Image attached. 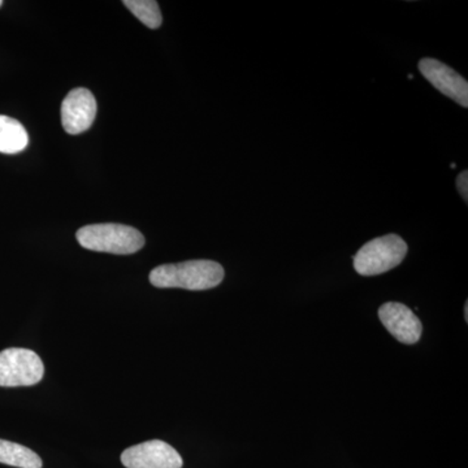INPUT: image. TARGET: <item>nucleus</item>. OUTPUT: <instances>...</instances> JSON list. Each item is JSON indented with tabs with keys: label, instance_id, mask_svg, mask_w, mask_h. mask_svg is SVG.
Listing matches in <instances>:
<instances>
[{
	"label": "nucleus",
	"instance_id": "obj_1",
	"mask_svg": "<svg viewBox=\"0 0 468 468\" xmlns=\"http://www.w3.org/2000/svg\"><path fill=\"white\" fill-rule=\"evenodd\" d=\"M224 268L214 261H187L154 268L150 282L156 288H178L186 291H208L224 280Z\"/></svg>",
	"mask_w": 468,
	"mask_h": 468
},
{
	"label": "nucleus",
	"instance_id": "obj_2",
	"mask_svg": "<svg viewBox=\"0 0 468 468\" xmlns=\"http://www.w3.org/2000/svg\"><path fill=\"white\" fill-rule=\"evenodd\" d=\"M77 241L84 249L115 255H129L140 251L144 237L140 230L122 224H92L76 233Z\"/></svg>",
	"mask_w": 468,
	"mask_h": 468
},
{
	"label": "nucleus",
	"instance_id": "obj_3",
	"mask_svg": "<svg viewBox=\"0 0 468 468\" xmlns=\"http://www.w3.org/2000/svg\"><path fill=\"white\" fill-rule=\"evenodd\" d=\"M408 243L397 234H387L366 243L356 257L354 268L360 276H377L402 263Z\"/></svg>",
	"mask_w": 468,
	"mask_h": 468
},
{
	"label": "nucleus",
	"instance_id": "obj_4",
	"mask_svg": "<svg viewBox=\"0 0 468 468\" xmlns=\"http://www.w3.org/2000/svg\"><path fill=\"white\" fill-rule=\"evenodd\" d=\"M45 375V366L33 350L11 347L0 351V387H32Z\"/></svg>",
	"mask_w": 468,
	"mask_h": 468
},
{
	"label": "nucleus",
	"instance_id": "obj_5",
	"mask_svg": "<svg viewBox=\"0 0 468 468\" xmlns=\"http://www.w3.org/2000/svg\"><path fill=\"white\" fill-rule=\"evenodd\" d=\"M126 468H183V458L169 443L153 440L126 449L122 454Z\"/></svg>",
	"mask_w": 468,
	"mask_h": 468
},
{
	"label": "nucleus",
	"instance_id": "obj_6",
	"mask_svg": "<svg viewBox=\"0 0 468 468\" xmlns=\"http://www.w3.org/2000/svg\"><path fill=\"white\" fill-rule=\"evenodd\" d=\"M95 116L97 101L88 89H73L61 103V124L67 133H84L90 129Z\"/></svg>",
	"mask_w": 468,
	"mask_h": 468
},
{
	"label": "nucleus",
	"instance_id": "obj_7",
	"mask_svg": "<svg viewBox=\"0 0 468 468\" xmlns=\"http://www.w3.org/2000/svg\"><path fill=\"white\" fill-rule=\"evenodd\" d=\"M418 67L421 75L426 77L427 81L435 86L437 90L467 109L468 82L460 73L432 58H421Z\"/></svg>",
	"mask_w": 468,
	"mask_h": 468
},
{
	"label": "nucleus",
	"instance_id": "obj_8",
	"mask_svg": "<svg viewBox=\"0 0 468 468\" xmlns=\"http://www.w3.org/2000/svg\"><path fill=\"white\" fill-rule=\"evenodd\" d=\"M378 318L387 331L399 343L417 344L423 334L420 319L405 304L388 302L378 309Z\"/></svg>",
	"mask_w": 468,
	"mask_h": 468
},
{
	"label": "nucleus",
	"instance_id": "obj_9",
	"mask_svg": "<svg viewBox=\"0 0 468 468\" xmlns=\"http://www.w3.org/2000/svg\"><path fill=\"white\" fill-rule=\"evenodd\" d=\"M29 135L26 128L12 117L0 115V153L17 154L27 149Z\"/></svg>",
	"mask_w": 468,
	"mask_h": 468
},
{
	"label": "nucleus",
	"instance_id": "obj_10",
	"mask_svg": "<svg viewBox=\"0 0 468 468\" xmlns=\"http://www.w3.org/2000/svg\"><path fill=\"white\" fill-rule=\"evenodd\" d=\"M0 463L17 468H42V460L37 452L5 440H0Z\"/></svg>",
	"mask_w": 468,
	"mask_h": 468
},
{
	"label": "nucleus",
	"instance_id": "obj_11",
	"mask_svg": "<svg viewBox=\"0 0 468 468\" xmlns=\"http://www.w3.org/2000/svg\"><path fill=\"white\" fill-rule=\"evenodd\" d=\"M124 5L141 23L150 29H158L163 23L162 12L155 0H125Z\"/></svg>",
	"mask_w": 468,
	"mask_h": 468
},
{
	"label": "nucleus",
	"instance_id": "obj_12",
	"mask_svg": "<svg viewBox=\"0 0 468 468\" xmlns=\"http://www.w3.org/2000/svg\"><path fill=\"white\" fill-rule=\"evenodd\" d=\"M457 189L460 192L464 202L468 201V174L467 171L462 172L457 177Z\"/></svg>",
	"mask_w": 468,
	"mask_h": 468
},
{
	"label": "nucleus",
	"instance_id": "obj_13",
	"mask_svg": "<svg viewBox=\"0 0 468 468\" xmlns=\"http://www.w3.org/2000/svg\"><path fill=\"white\" fill-rule=\"evenodd\" d=\"M464 316H466V322H468V304L464 307Z\"/></svg>",
	"mask_w": 468,
	"mask_h": 468
},
{
	"label": "nucleus",
	"instance_id": "obj_14",
	"mask_svg": "<svg viewBox=\"0 0 468 468\" xmlns=\"http://www.w3.org/2000/svg\"><path fill=\"white\" fill-rule=\"evenodd\" d=\"M2 5H3V2H2V0H0V7H2Z\"/></svg>",
	"mask_w": 468,
	"mask_h": 468
}]
</instances>
